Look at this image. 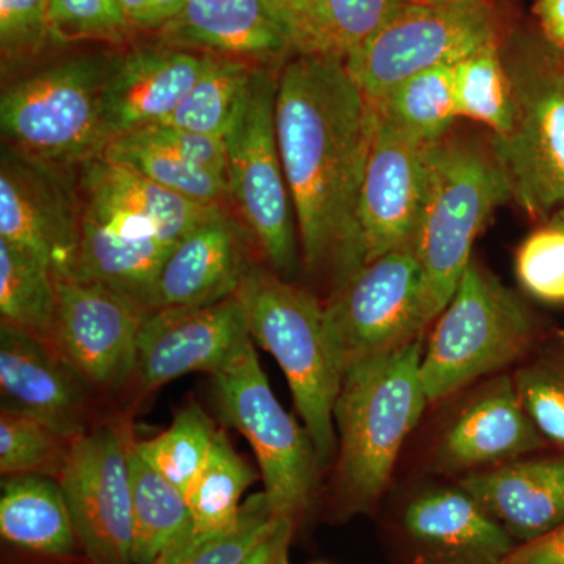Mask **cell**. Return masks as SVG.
Instances as JSON below:
<instances>
[{"label": "cell", "instance_id": "obj_1", "mask_svg": "<svg viewBox=\"0 0 564 564\" xmlns=\"http://www.w3.org/2000/svg\"><path fill=\"white\" fill-rule=\"evenodd\" d=\"M276 131L304 263L337 292L366 265L358 204L373 104L343 58L296 55L278 76Z\"/></svg>", "mask_w": 564, "mask_h": 564}, {"label": "cell", "instance_id": "obj_2", "mask_svg": "<svg viewBox=\"0 0 564 564\" xmlns=\"http://www.w3.org/2000/svg\"><path fill=\"white\" fill-rule=\"evenodd\" d=\"M421 359L419 339L344 372L334 425L339 434L336 499L345 514L369 513L377 507L404 441L430 403Z\"/></svg>", "mask_w": 564, "mask_h": 564}, {"label": "cell", "instance_id": "obj_3", "mask_svg": "<svg viewBox=\"0 0 564 564\" xmlns=\"http://www.w3.org/2000/svg\"><path fill=\"white\" fill-rule=\"evenodd\" d=\"M236 296L252 343L269 351L288 378L318 466H328L337 448L334 404L344 372L326 329L325 306L313 293L251 263Z\"/></svg>", "mask_w": 564, "mask_h": 564}, {"label": "cell", "instance_id": "obj_4", "mask_svg": "<svg viewBox=\"0 0 564 564\" xmlns=\"http://www.w3.org/2000/svg\"><path fill=\"white\" fill-rule=\"evenodd\" d=\"M507 199L510 185L492 151L445 137L434 141L429 193L414 240L429 323L451 303L473 261L475 239Z\"/></svg>", "mask_w": 564, "mask_h": 564}, {"label": "cell", "instance_id": "obj_5", "mask_svg": "<svg viewBox=\"0 0 564 564\" xmlns=\"http://www.w3.org/2000/svg\"><path fill=\"white\" fill-rule=\"evenodd\" d=\"M532 314L513 291L470 261L422 351L430 403L524 359L534 343Z\"/></svg>", "mask_w": 564, "mask_h": 564}, {"label": "cell", "instance_id": "obj_6", "mask_svg": "<svg viewBox=\"0 0 564 564\" xmlns=\"http://www.w3.org/2000/svg\"><path fill=\"white\" fill-rule=\"evenodd\" d=\"M278 77L254 69L226 131L229 195L276 272L296 265V221L276 131Z\"/></svg>", "mask_w": 564, "mask_h": 564}, {"label": "cell", "instance_id": "obj_7", "mask_svg": "<svg viewBox=\"0 0 564 564\" xmlns=\"http://www.w3.org/2000/svg\"><path fill=\"white\" fill-rule=\"evenodd\" d=\"M113 63L76 58L11 85L0 128L14 150L46 163L90 161L106 150L102 90Z\"/></svg>", "mask_w": 564, "mask_h": 564}, {"label": "cell", "instance_id": "obj_8", "mask_svg": "<svg viewBox=\"0 0 564 564\" xmlns=\"http://www.w3.org/2000/svg\"><path fill=\"white\" fill-rule=\"evenodd\" d=\"M496 36L484 0H408L344 63L364 95L377 102L415 74L455 65Z\"/></svg>", "mask_w": 564, "mask_h": 564}, {"label": "cell", "instance_id": "obj_9", "mask_svg": "<svg viewBox=\"0 0 564 564\" xmlns=\"http://www.w3.org/2000/svg\"><path fill=\"white\" fill-rule=\"evenodd\" d=\"M214 381L223 421L239 430L254 451L273 514L296 519L310 505L321 466L306 429L274 397L254 344L214 375Z\"/></svg>", "mask_w": 564, "mask_h": 564}, {"label": "cell", "instance_id": "obj_10", "mask_svg": "<svg viewBox=\"0 0 564 564\" xmlns=\"http://www.w3.org/2000/svg\"><path fill=\"white\" fill-rule=\"evenodd\" d=\"M325 318L343 372L421 339L430 323L414 242L366 263L334 292Z\"/></svg>", "mask_w": 564, "mask_h": 564}, {"label": "cell", "instance_id": "obj_11", "mask_svg": "<svg viewBox=\"0 0 564 564\" xmlns=\"http://www.w3.org/2000/svg\"><path fill=\"white\" fill-rule=\"evenodd\" d=\"M513 85L514 126L492 137V154L503 170L511 199L532 215L564 210V69L560 62H534L508 69Z\"/></svg>", "mask_w": 564, "mask_h": 564}, {"label": "cell", "instance_id": "obj_12", "mask_svg": "<svg viewBox=\"0 0 564 564\" xmlns=\"http://www.w3.org/2000/svg\"><path fill=\"white\" fill-rule=\"evenodd\" d=\"M132 443L104 425L70 443L61 481L74 529L95 564H132Z\"/></svg>", "mask_w": 564, "mask_h": 564}, {"label": "cell", "instance_id": "obj_13", "mask_svg": "<svg viewBox=\"0 0 564 564\" xmlns=\"http://www.w3.org/2000/svg\"><path fill=\"white\" fill-rule=\"evenodd\" d=\"M57 314L51 347L95 388L120 389L137 375L144 313L98 282L55 276Z\"/></svg>", "mask_w": 564, "mask_h": 564}, {"label": "cell", "instance_id": "obj_14", "mask_svg": "<svg viewBox=\"0 0 564 564\" xmlns=\"http://www.w3.org/2000/svg\"><path fill=\"white\" fill-rule=\"evenodd\" d=\"M433 143L408 135L375 111L373 139L358 204L366 263L414 242L429 193Z\"/></svg>", "mask_w": 564, "mask_h": 564}, {"label": "cell", "instance_id": "obj_15", "mask_svg": "<svg viewBox=\"0 0 564 564\" xmlns=\"http://www.w3.org/2000/svg\"><path fill=\"white\" fill-rule=\"evenodd\" d=\"M252 343L236 295L209 306L150 311L141 322L137 375L144 389L191 372L212 377L231 366Z\"/></svg>", "mask_w": 564, "mask_h": 564}, {"label": "cell", "instance_id": "obj_16", "mask_svg": "<svg viewBox=\"0 0 564 564\" xmlns=\"http://www.w3.org/2000/svg\"><path fill=\"white\" fill-rule=\"evenodd\" d=\"M80 217L50 163L3 148L0 239L31 252L54 276H69L79 247Z\"/></svg>", "mask_w": 564, "mask_h": 564}, {"label": "cell", "instance_id": "obj_17", "mask_svg": "<svg viewBox=\"0 0 564 564\" xmlns=\"http://www.w3.org/2000/svg\"><path fill=\"white\" fill-rule=\"evenodd\" d=\"M408 564H499L514 538L463 488L414 497L402 516Z\"/></svg>", "mask_w": 564, "mask_h": 564}, {"label": "cell", "instance_id": "obj_18", "mask_svg": "<svg viewBox=\"0 0 564 564\" xmlns=\"http://www.w3.org/2000/svg\"><path fill=\"white\" fill-rule=\"evenodd\" d=\"M85 381L50 344L2 322L0 388L7 408L39 419L52 432L74 441L87 432Z\"/></svg>", "mask_w": 564, "mask_h": 564}, {"label": "cell", "instance_id": "obj_19", "mask_svg": "<svg viewBox=\"0 0 564 564\" xmlns=\"http://www.w3.org/2000/svg\"><path fill=\"white\" fill-rule=\"evenodd\" d=\"M513 377L499 375L475 393L454 419L434 452L445 473L502 466L544 448Z\"/></svg>", "mask_w": 564, "mask_h": 564}, {"label": "cell", "instance_id": "obj_20", "mask_svg": "<svg viewBox=\"0 0 564 564\" xmlns=\"http://www.w3.org/2000/svg\"><path fill=\"white\" fill-rule=\"evenodd\" d=\"M206 54L141 50L113 63L102 90L106 143L159 124L184 101L203 73Z\"/></svg>", "mask_w": 564, "mask_h": 564}, {"label": "cell", "instance_id": "obj_21", "mask_svg": "<svg viewBox=\"0 0 564 564\" xmlns=\"http://www.w3.org/2000/svg\"><path fill=\"white\" fill-rule=\"evenodd\" d=\"M514 538L527 543L564 522V454L514 459L458 481Z\"/></svg>", "mask_w": 564, "mask_h": 564}, {"label": "cell", "instance_id": "obj_22", "mask_svg": "<svg viewBox=\"0 0 564 564\" xmlns=\"http://www.w3.org/2000/svg\"><path fill=\"white\" fill-rule=\"evenodd\" d=\"M239 237L226 215L182 237L163 263L147 311L209 306L236 295L245 270Z\"/></svg>", "mask_w": 564, "mask_h": 564}, {"label": "cell", "instance_id": "obj_23", "mask_svg": "<svg viewBox=\"0 0 564 564\" xmlns=\"http://www.w3.org/2000/svg\"><path fill=\"white\" fill-rule=\"evenodd\" d=\"M161 32L174 46L237 61H272L291 51L265 0H187Z\"/></svg>", "mask_w": 564, "mask_h": 564}, {"label": "cell", "instance_id": "obj_24", "mask_svg": "<svg viewBox=\"0 0 564 564\" xmlns=\"http://www.w3.org/2000/svg\"><path fill=\"white\" fill-rule=\"evenodd\" d=\"M408 0H265L289 50L347 58Z\"/></svg>", "mask_w": 564, "mask_h": 564}, {"label": "cell", "instance_id": "obj_25", "mask_svg": "<svg viewBox=\"0 0 564 564\" xmlns=\"http://www.w3.org/2000/svg\"><path fill=\"white\" fill-rule=\"evenodd\" d=\"M85 198L137 215L150 223L163 242L176 245L182 237L215 218L220 204L193 202L140 174L104 159H90L82 176Z\"/></svg>", "mask_w": 564, "mask_h": 564}, {"label": "cell", "instance_id": "obj_26", "mask_svg": "<svg viewBox=\"0 0 564 564\" xmlns=\"http://www.w3.org/2000/svg\"><path fill=\"white\" fill-rule=\"evenodd\" d=\"M173 248L159 239L124 236L84 210L76 263L69 276L106 285L148 313L152 288Z\"/></svg>", "mask_w": 564, "mask_h": 564}, {"label": "cell", "instance_id": "obj_27", "mask_svg": "<svg viewBox=\"0 0 564 564\" xmlns=\"http://www.w3.org/2000/svg\"><path fill=\"white\" fill-rule=\"evenodd\" d=\"M0 533L10 544L44 555H70L77 538L61 481L41 474L7 475Z\"/></svg>", "mask_w": 564, "mask_h": 564}, {"label": "cell", "instance_id": "obj_28", "mask_svg": "<svg viewBox=\"0 0 564 564\" xmlns=\"http://www.w3.org/2000/svg\"><path fill=\"white\" fill-rule=\"evenodd\" d=\"M254 469L237 454L228 434L218 430L209 459L196 478L188 500V521L158 564H174L188 549L236 521L245 491L254 484Z\"/></svg>", "mask_w": 564, "mask_h": 564}, {"label": "cell", "instance_id": "obj_29", "mask_svg": "<svg viewBox=\"0 0 564 564\" xmlns=\"http://www.w3.org/2000/svg\"><path fill=\"white\" fill-rule=\"evenodd\" d=\"M132 488V564H158L188 521L187 496L144 462L133 443L129 452Z\"/></svg>", "mask_w": 564, "mask_h": 564}, {"label": "cell", "instance_id": "obj_30", "mask_svg": "<svg viewBox=\"0 0 564 564\" xmlns=\"http://www.w3.org/2000/svg\"><path fill=\"white\" fill-rule=\"evenodd\" d=\"M0 314L2 322L50 344L57 314V289L50 267L0 239Z\"/></svg>", "mask_w": 564, "mask_h": 564}, {"label": "cell", "instance_id": "obj_31", "mask_svg": "<svg viewBox=\"0 0 564 564\" xmlns=\"http://www.w3.org/2000/svg\"><path fill=\"white\" fill-rule=\"evenodd\" d=\"M372 104L378 117L414 139L426 143L444 139L458 117L454 65L415 74Z\"/></svg>", "mask_w": 564, "mask_h": 564}, {"label": "cell", "instance_id": "obj_32", "mask_svg": "<svg viewBox=\"0 0 564 564\" xmlns=\"http://www.w3.org/2000/svg\"><path fill=\"white\" fill-rule=\"evenodd\" d=\"M101 155L193 202L220 204L231 196L228 180L184 161L135 132L111 140Z\"/></svg>", "mask_w": 564, "mask_h": 564}, {"label": "cell", "instance_id": "obj_33", "mask_svg": "<svg viewBox=\"0 0 564 564\" xmlns=\"http://www.w3.org/2000/svg\"><path fill=\"white\" fill-rule=\"evenodd\" d=\"M252 68L237 58L206 54L203 73L184 101L159 124L225 137L239 106Z\"/></svg>", "mask_w": 564, "mask_h": 564}, {"label": "cell", "instance_id": "obj_34", "mask_svg": "<svg viewBox=\"0 0 564 564\" xmlns=\"http://www.w3.org/2000/svg\"><path fill=\"white\" fill-rule=\"evenodd\" d=\"M454 80L458 117L484 122L494 137L507 135L513 129V85L500 58L497 41L455 63Z\"/></svg>", "mask_w": 564, "mask_h": 564}, {"label": "cell", "instance_id": "obj_35", "mask_svg": "<svg viewBox=\"0 0 564 564\" xmlns=\"http://www.w3.org/2000/svg\"><path fill=\"white\" fill-rule=\"evenodd\" d=\"M218 429L198 404L176 414L172 426L151 440L133 443L141 456L187 496L209 459Z\"/></svg>", "mask_w": 564, "mask_h": 564}, {"label": "cell", "instance_id": "obj_36", "mask_svg": "<svg viewBox=\"0 0 564 564\" xmlns=\"http://www.w3.org/2000/svg\"><path fill=\"white\" fill-rule=\"evenodd\" d=\"M516 391L545 443L564 451V336L525 356Z\"/></svg>", "mask_w": 564, "mask_h": 564}, {"label": "cell", "instance_id": "obj_37", "mask_svg": "<svg viewBox=\"0 0 564 564\" xmlns=\"http://www.w3.org/2000/svg\"><path fill=\"white\" fill-rule=\"evenodd\" d=\"M70 443L52 432L39 419L3 408L0 414V473L41 474L62 477L68 462Z\"/></svg>", "mask_w": 564, "mask_h": 564}, {"label": "cell", "instance_id": "obj_38", "mask_svg": "<svg viewBox=\"0 0 564 564\" xmlns=\"http://www.w3.org/2000/svg\"><path fill=\"white\" fill-rule=\"evenodd\" d=\"M276 519L265 492L252 494L231 525L204 538L174 564H245Z\"/></svg>", "mask_w": 564, "mask_h": 564}, {"label": "cell", "instance_id": "obj_39", "mask_svg": "<svg viewBox=\"0 0 564 564\" xmlns=\"http://www.w3.org/2000/svg\"><path fill=\"white\" fill-rule=\"evenodd\" d=\"M516 274L534 299L564 303V228L552 221L522 242L516 254Z\"/></svg>", "mask_w": 564, "mask_h": 564}, {"label": "cell", "instance_id": "obj_40", "mask_svg": "<svg viewBox=\"0 0 564 564\" xmlns=\"http://www.w3.org/2000/svg\"><path fill=\"white\" fill-rule=\"evenodd\" d=\"M47 14L51 36L62 43L121 41L132 31L120 0H47Z\"/></svg>", "mask_w": 564, "mask_h": 564}, {"label": "cell", "instance_id": "obj_41", "mask_svg": "<svg viewBox=\"0 0 564 564\" xmlns=\"http://www.w3.org/2000/svg\"><path fill=\"white\" fill-rule=\"evenodd\" d=\"M51 36L47 0H0L3 57L39 50Z\"/></svg>", "mask_w": 564, "mask_h": 564}, {"label": "cell", "instance_id": "obj_42", "mask_svg": "<svg viewBox=\"0 0 564 564\" xmlns=\"http://www.w3.org/2000/svg\"><path fill=\"white\" fill-rule=\"evenodd\" d=\"M135 133L159 147L173 151L184 161L228 180V155H226L225 139L221 137L185 131L169 124L150 126Z\"/></svg>", "mask_w": 564, "mask_h": 564}, {"label": "cell", "instance_id": "obj_43", "mask_svg": "<svg viewBox=\"0 0 564 564\" xmlns=\"http://www.w3.org/2000/svg\"><path fill=\"white\" fill-rule=\"evenodd\" d=\"M499 564H564V522L543 536L516 544Z\"/></svg>", "mask_w": 564, "mask_h": 564}, {"label": "cell", "instance_id": "obj_44", "mask_svg": "<svg viewBox=\"0 0 564 564\" xmlns=\"http://www.w3.org/2000/svg\"><path fill=\"white\" fill-rule=\"evenodd\" d=\"M295 530V519L278 518L272 530L256 547L245 564H289V547Z\"/></svg>", "mask_w": 564, "mask_h": 564}, {"label": "cell", "instance_id": "obj_45", "mask_svg": "<svg viewBox=\"0 0 564 564\" xmlns=\"http://www.w3.org/2000/svg\"><path fill=\"white\" fill-rule=\"evenodd\" d=\"M538 14L541 18L545 35L560 50L564 47V0H540Z\"/></svg>", "mask_w": 564, "mask_h": 564}, {"label": "cell", "instance_id": "obj_46", "mask_svg": "<svg viewBox=\"0 0 564 564\" xmlns=\"http://www.w3.org/2000/svg\"><path fill=\"white\" fill-rule=\"evenodd\" d=\"M122 13L131 29H158L151 0H120Z\"/></svg>", "mask_w": 564, "mask_h": 564}, {"label": "cell", "instance_id": "obj_47", "mask_svg": "<svg viewBox=\"0 0 564 564\" xmlns=\"http://www.w3.org/2000/svg\"><path fill=\"white\" fill-rule=\"evenodd\" d=\"M185 3H187V0H151L152 14H154L158 29H162L166 22L177 17L184 9Z\"/></svg>", "mask_w": 564, "mask_h": 564}, {"label": "cell", "instance_id": "obj_48", "mask_svg": "<svg viewBox=\"0 0 564 564\" xmlns=\"http://www.w3.org/2000/svg\"><path fill=\"white\" fill-rule=\"evenodd\" d=\"M556 225L563 226L564 228V210H560L558 214H555L554 220Z\"/></svg>", "mask_w": 564, "mask_h": 564}, {"label": "cell", "instance_id": "obj_49", "mask_svg": "<svg viewBox=\"0 0 564 564\" xmlns=\"http://www.w3.org/2000/svg\"><path fill=\"white\" fill-rule=\"evenodd\" d=\"M419 2L441 3V2H452V0H419Z\"/></svg>", "mask_w": 564, "mask_h": 564}, {"label": "cell", "instance_id": "obj_50", "mask_svg": "<svg viewBox=\"0 0 564 564\" xmlns=\"http://www.w3.org/2000/svg\"><path fill=\"white\" fill-rule=\"evenodd\" d=\"M560 63H562L563 69H564V47L562 50V58H560Z\"/></svg>", "mask_w": 564, "mask_h": 564}]
</instances>
